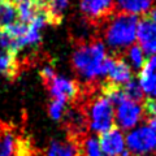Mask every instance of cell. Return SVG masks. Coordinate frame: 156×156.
<instances>
[{
    "mask_svg": "<svg viewBox=\"0 0 156 156\" xmlns=\"http://www.w3.org/2000/svg\"><path fill=\"white\" fill-rule=\"evenodd\" d=\"M112 58L113 57L107 55L103 43L95 41L77 47L72 61L73 68L82 78L94 81L100 77H107Z\"/></svg>",
    "mask_w": 156,
    "mask_h": 156,
    "instance_id": "1",
    "label": "cell"
},
{
    "mask_svg": "<svg viewBox=\"0 0 156 156\" xmlns=\"http://www.w3.org/2000/svg\"><path fill=\"white\" fill-rule=\"evenodd\" d=\"M138 18L128 13H120L107 23L104 30L105 42L112 50L120 51L133 46L136 38Z\"/></svg>",
    "mask_w": 156,
    "mask_h": 156,
    "instance_id": "2",
    "label": "cell"
},
{
    "mask_svg": "<svg viewBox=\"0 0 156 156\" xmlns=\"http://www.w3.org/2000/svg\"><path fill=\"white\" fill-rule=\"evenodd\" d=\"M89 124L92 131L100 134L115 126L113 104L103 95L91 103L89 108Z\"/></svg>",
    "mask_w": 156,
    "mask_h": 156,
    "instance_id": "3",
    "label": "cell"
},
{
    "mask_svg": "<svg viewBox=\"0 0 156 156\" xmlns=\"http://www.w3.org/2000/svg\"><path fill=\"white\" fill-rule=\"evenodd\" d=\"M125 144L128 152L135 156L150 155L156 151V133L148 126H140L128 134Z\"/></svg>",
    "mask_w": 156,
    "mask_h": 156,
    "instance_id": "4",
    "label": "cell"
},
{
    "mask_svg": "<svg viewBox=\"0 0 156 156\" xmlns=\"http://www.w3.org/2000/svg\"><path fill=\"white\" fill-rule=\"evenodd\" d=\"M98 143L105 156H129L128 150L125 148V138L121 130L116 126L101 133Z\"/></svg>",
    "mask_w": 156,
    "mask_h": 156,
    "instance_id": "5",
    "label": "cell"
},
{
    "mask_svg": "<svg viewBox=\"0 0 156 156\" xmlns=\"http://www.w3.org/2000/svg\"><path fill=\"white\" fill-rule=\"evenodd\" d=\"M142 119V107L136 101L125 99L117 104V111L115 113V121L121 129L129 130L135 128Z\"/></svg>",
    "mask_w": 156,
    "mask_h": 156,
    "instance_id": "6",
    "label": "cell"
},
{
    "mask_svg": "<svg viewBox=\"0 0 156 156\" xmlns=\"http://www.w3.org/2000/svg\"><path fill=\"white\" fill-rule=\"evenodd\" d=\"M50 94L53 100H60L62 103L74 100L78 96V85L74 81L69 80L65 77H58L56 76L51 82L47 83Z\"/></svg>",
    "mask_w": 156,
    "mask_h": 156,
    "instance_id": "7",
    "label": "cell"
},
{
    "mask_svg": "<svg viewBox=\"0 0 156 156\" xmlns=\"http://www.w3.org/2000/svg\"><path fill=\"white\" fill-rule=\"evenodd\" d=\"M136 38L143 52L154 56L156 53V23L150 17H144L138 21Z\"/></svg>",
    "mask_w": 156,
    "mask_h": 156,
    "instance_id": "8",
    "label": "cell"
},
{
    "mask_svg": "<svg viewBox=\"0 0 156 156\" xmlns=\"http://www.w3.org/2000/svg\"><path fill=\"white\" fill-rule=\"evenodd\" d=\"M139 85L143 92L156 99V55L146 60L139 73Z\"/></svg>",
    "mask_w": 156,
    "mask_h": 156,
    "instance_id": "9",
    "label": "cell"
},
{
    "mask_svg": "<svg viewBox=\"0 0 156 156\" xmlns=\"http://www.w3.org/2000/svg\"><path fill=\"white\" fill-rule=\"evenodd\" d=\"M108 81L117 86H124L130 80H133V72H131L130 65L126 62V60L121 57L112 58V64L109 66V70L107 73Z\"/></svg>",
    "mask_w": 156,
    "mask_h": 156,
    "instance_id": "10",
    "label": "cell"
},
{
    "mask_svg": "<svg viewBox=\"0 0 156 156\" xmlns=\"http://www.w3.org/2000/svg\"><path fill=\"white\" fill-rule=\"evenodd\" d=\"M115 0H80L81 11L90 20H100L111 12Z\"/></svg>",
    "mask_w": 156,
    "mask_h": 156,
    "instance_id": "11",
    "label": "cell"
},
{
    "mask_svg": "<svg viewBox=\"0 0 156 156\" xmlns=\"http://www.w3.org/2000/svg\"><path fill=\"white\" fill-rule=\"evenodd\" d=\"M155 0H116V5L122 13L128 14H144L152 8Z\"/></svg>",
    "mask_w": 156,
    "mask_h": 156,
    "instance_id": "12",
    "label": "cell"
},
{
    "mask_svg": "<svg viewBox=\"0 0 156 156\" xmlns=\"http://www.w3.org/2000/svg\"><path fill=\"white\" fill-rule=\"evenodd\" d=\"M42 8V3L39 0H31V2L20 3L17 5V18L20 22L29 25L34 17L37 16L39 9Z\"/></svg>",
    "mask_w": 156,
    "mask_h": 156,
    "instance_id": "13",
    "label": "cell"
},
{
    "mask_svg": "<svg viewBox=\"0 0 156 156\" xmlns=\"http://www.w3.org/2000/svg\"><path fill=\"white\" fill-rule=\"evenodd\" d=\"M18 64H17V57L16 53H12L9 51H0V73L5 76L9 80L17 74Z\"/></svg>",
    "mask_w": 156,
    "mask_h": 156,
    "instance_id": "14",
    "label": "cell"
},
{
    "mask_svg": "<svg viewBox=\"0 0 156 156\" xmlns=\"http://www.w3.org/2000/svg\"><path fill=\"white\" fill-rule=\"evenodd\" d=\"M80 151L76 143L52 140L47 150L46 156H78Z\"/></svg>",
    "mask_w": 156,
    "mask_h": 156,
    "instance_id": "15",
    "label": "cell"
},
{
    "mask_svg": "<svg viewBox=\"0 0 156 156\" xmlns=\"http://www.w3.org/2000/svg\"><path fill=\"white\" fill-rule=\"evenodd\" d=\"M17 5L9 0L0 2V27L11 26L17 22Z\"/></svg>",
    "mask_w": 156,
    "mask_h": 156,
    "instance_id": "16",
    "label": "cell"
},
{
    "mask_svg": "<svg viewBox=\"0 0 156 156\" xmlns=\"http://www.w3.org/2000/svg\"><path fill=\"white\" fill-rule=\"evenodd\" d=\"M46 9L52 14L53 18H56L58 22L61 21L62 13L69 5V0H39Z\"/></svg>",
    "mask_w": 156,
    "mask_h": 156,
    "instance_id": "17",
    "label": "cell"
},
{
    "mask_svg": "<svg viewBox=\"0 0 156 156\" xmlns=\"http://www.w3.org/2000/svg\"><path fill=\"white\" fill-rule=\"evenodd\" d=\"M128 60L130 62V68L135 70H140L146 62V53L138 44H133L128 50Z\"/></svg>",
    "mask_w": 156,
    "mask_h": 156,
    "instance_id": "18",
    "label": "cell"
},
{
    "mask_svg": "<svg viewBox=\"0 0 156 156\" xmlns=\"http://www.w3.org/2000/svg\"><path fill=\"white\" fill-rule=\"evenodd\" d=\"M16 147V139L11 131L0 134V156H14Z\"/></svg>",
    "mask_w": 156,
    "mask_h": 156,
    "instance_id": "19",
    "label": "cell"
},
{
    "mask_svg": "<svg viewBox=\"0 0 156 156\" xmlns=\"http://www.w3.org/2000/svg\"><path fill=\"white\" fill-rule=\"evenodd\" d=\"M122 91H124L125 99L131 100V101H136L138 103V100H142V98H143V91L140 89L139 82L138 80H134V78L122 86Z\"/></svg>",
    "mask_w": 156,
    "mask_h": 156,
    "instance_id": "20",
    "label": "cell"
},
{
    "mask_svg": "<svg viewBox=\"0 0 156 156\" xmlns=\"http://www.w3.org/2000/svg\"><path fill=\"white\" fill-rule=\"evenodd\" d=\"M83 148H85V156H105L99 147L96 138H87L83 143Z\"/></svg>",
    "mask_w": 156,
    "mask_h": 156,
    "instance_id": "21",
    "label": "cell"
},
{
    "mask_svg": "<svg viewBox=\"0 0 156 156\" xmlns=\"http://www.w3.org/2000/svg\"><path fill=\"white\" fill-rule=\"evenodd\" d=\"M48 112H50L51 119H53L55 121L61 120L65 115V103H62L60 100H53L50 103V108H48Z\"/></svg>",
    "mask_w": 156,
    "mask_h": 156,
    "instance_id": "22",
    "label": "cell"
},
{
    "mask_svg": "<svg viewBox=\"0 0 156 156\" xmlns=\"http://www.w3.org/2000/svg\"><path fill=\"white\" fill-rule=\"evenodd\" d=\"M143 111L151 117H156V99L148 98L143 103Z\"/></svg>",
    "mask_w": 156,
    "mask_h": 156,
    "instance_id": "23",
    "label": "cell"
},
{
    "mask_svg": "<svg viewBox=\"0 0 156 156\" xmlns=\"http://www.w3.org/2000/svg\"><path fill=\"white\" fill-rule=\"evenodd\" d=\"M41 77H42V80L44 81V83L47 85L48 82H51L53 78L56 77V73H55V69H53L52 66H50V65H47V66H44L42 69V72H41Z\"/></svg>",
    "mask_w": 156,
    "mask_h": 156,
    "instance_id": "24",
    "label": "cell"
},
{
    "mask_svg": "<svg viewBox=\"0 0 156 156\" xmlns=\"http://www.w3.org/2000/svg\"><path fill=\"white\" fill-rule=\"evenodd\" d=\"M148 128L152 129L156 133V117H150L148 119Z\"/></svg>",
    "mask_w": 156,
    "mask_h": 156,
    "instance_id": "25",
    "label": "cell"
},
{
    "mask_svg": "<svg viewBox=\"0 0 156 156\" xmlns=\"http://www.w3.org/2000/svg\"><path fill=\"white\" fill-rule=\"evenodd\" d=\"M150 18L156 23V5H155V8H154V11L151 12V17H150Z\"/></svg>",
    "mask_w": 156,
    "mask_h": 156,
    "instance_id": "26",
    "label": "cell"
},
{
    "mask_svg": "<svg viewBox=\"0 0 156 156\" xmlns=\"http://www.w3.org/2000/svg\"><path fill=\"white\" fill-rule=\"evenodd\" d=\"M13 2L20 4V3H25V2H31V0H13Z\"/></svg>",
    "mask_w": 156,
    "mask_h": 156,
    "instance_id": "27",
    "label": "cell"
},
{
    "mask_svg": "<svg viewBox=\"0 0 156 156\" xmlns=\"http://www.w3.org/2000/svg\"><path fill=\"white\" fill-rule=\"evenodd\" d=\"M0 2H5V0H0Z\"/></svg>",
    "mask_w": 156,
    "mask_h": 156,
    "instance_id": "28",
    "label": "cell"
}]
</instances>
